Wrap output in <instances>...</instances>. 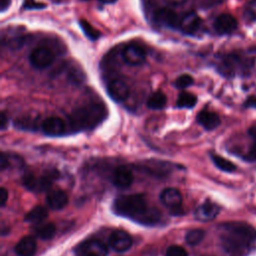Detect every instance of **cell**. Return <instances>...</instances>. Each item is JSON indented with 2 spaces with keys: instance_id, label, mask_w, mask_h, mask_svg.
Here are the masks:
<instances>
[{
  "instance_id": "1",
  "label": "cell",
  "mask_w": 256,
  "mask_h": 256,
  "mask_svg": "<svg viewBox=\"0 0 256 256\" xmlns=\"http://www.w3.org/2000/svg\"><path fill=\"white\" fill-rule=\"evenodd\" d=\"M112 209L115 214L143 225H155L161 219V213L142 194L121 195L115 199Z\"/></svg>"
},
{
  "instance_id": "2",
  "label": "cell",
  "mask_w": 256,
  "mask_h": 256,
  "mask_svg": "<svg viewBox=\"0 0 256 256\" xmlns=\"http://www.w3.org/2000/svg\"><path fill=\"white\" fill-rule=\"evenodd\" d=\"M220 243L231 256H245L256 246V230L246 223H226L220 228Z\"/></svg>"
},
{
  "instance_id": "3",
  "label": "cell",
  "mask_w": 256,
  "mask_h": 256,
  "mask_svg": "<svg viewBox=\"0 0 256 256\" xmlns=\"http://www.w3.org/2000/svg\"><path fill=\"white\" fill-rule=\"evenodd\" d=\"M108 115V110L102 102H88L74 108L68 116L69 131L82 132L96 128Z\"/></svg>"
},
{
  "instance_id": "4",
  "label": "cell",
  "mask_w": 256,
  "mask_h": 256,
  "mask_svg": "<svg viewBox=\"0 0 256 256\" xmlns=\"http://www.w3.org/2000/svg\"><path fill=\"white\" fill-rule=\"evenodd\" d=\"M252 67V59L238 53H229L220 57L217 63L218 72L225 77L246 74Z\"/></svg>"
},
{
  "instance_id": "5",
  "label": "cell",
  "mask_w": 256,
  "mask_h": 256,
  "mask_svg": "<svg viewBox=\"0 0 256 256\" xmlns=\"http://www.w3.org/2000/svg\"><path fill=\"white\" fill-rule=\"evenodd\" d=\"M57 177L58 172L56 170L47 171L45 174L38 177L32 173H28L23 177V184L30 191L42 192L48 190Z\"/></svg>"
},
{
  "instance_id": "6",
  "label": "cell",
  "mask_w": 256,
  "mask_h": 256,
  "mask_svg": "<svg viewBox=\"0 0 256 256\" xmlns=\"http://www.w3.org/2000/svg\"><path fill=\"white\" fill-rule=\"evenodd\" d=\"M181 15L178 14L173 9L167 8V7H160L156 10H154L153 13V21L162 28L172 29L178 31Z\"/></svg>"
},
{
  "instance_id": "7",
  "label": "cell",
  "mask_w": 256,
  "mask_h": 256,
  "mask_svg": "<svg viewBox=\"0 0 256 256\" xmlns=\"http://www.w3.org/2000/svg\"><path fill=\"white\" fill-rule=\"evenodd\" d=\"M55 60L54 52L46 46L35 47L29 55V62L31 66L38 70L48 68Z\"/></svg>"
},
{
  "instance_id": "8",
  "label": "cell",
  "mask_w": 256,
  "mask_h": 256,
  "mask_svg": "<svg viewBox=\"0 0 256 256\" xmlns=\"http://www.w3.org/2000/svg\"><path fill=\"white\" fill-rule=\"evenodd\" d=\"M74 253L76 256H107L108 247L101 240L87 239L75 247Z\"/></svg>"
},
{
  "instance_id": "9",
  "label": "cell",
  "mask_w": 256,
  "mask_h": 256,
  "mask_svg": "<svg viewBox=\"0 0 256 256\" xmlns=\"http://www.w3.org/2000/svg\"><path fill=\"white\" fill-rule=\"evenodd\" d=\"M202 19L194 11H188L181 15L178 31L187 36H195L202 29Z\"/></svg>"
},
{
  "instance_id": "10",
  "label": "cell",
  "mask_w": 256,
  "mask_h": 256,
  "mask_svg": "<svg viewBox=\"0 0 256 256\" xmlns=\"http://www.w3.org/2000/svg\"><path fill=\"white\" fill-rule=\"evenodd\" d=\"M121 57L127 65L139 66L145 63L147 51L139 44H129L122 50Z\"/></svg>"
},
{
  "instance_id": "11",
  "label": "cell",
  "mask_w": 256,
  "mask_h": 256,
  "mask_svg": "<svg viewBox=\"0 0 256 256\" xmlns=\"http://www.w3.org/2000/svg\"><path fill=\"white\" fill-rule=\"evenodd\" d=\"M106 91L108 96L117 103L125 101L129 95V87L127 83L120 77H115L108 80L106 82Z\"/></svg>"
},
{
  "instance_id": "12",
  "label": "cell",
  "mask_w": 256,
  "mask_h": 256,
  "mask_svg": "<svg viewBox=\"0 0 256 256\" xmlns=\"http://www.w3.org/2000/svg\"><path fill=\"white\" fill-rule=\"evenodd\" d=\"M41 130L45 135L56 137V136H63L66 134V132L69 131V128L67 127L66 122L56 116H51L46 119H44L41 122Z\"/></svg>"
},
{
  "instance_id": "13",
  "label": "cell",
  "mask_w": 256,
  "mask_h": 256,
  "mask_svg": "<svg viewBox=\"0 0 256 256\" xmlns=\"http://www.w3.org/2000/svg\"><path fill=\"white\" fill-rule=\"evenodd\" d=\"M160 200L164 206L169 208L174 214H179L178 210L181 209L182 195L180 191L174 187H168L160 193Z\"/></svg>"
},
{
  "instance_id": "14",
  "label": "cell",
  "mask_w": 256,
  "mask_h": 256,
  "mask_svg": "<svg viewBox=\"0 0 256 256\" xmlns=\"http://www.w3.org/2000/svg\"><path fill=\"white\" fill-rule=\"evenodd\" d=\"M237 27L238 22L236 18L228 13L218 15L213 22V28L219 35L231 34L237 29Z\"/></svg>"
},
{
  "instance_id": "15",
  "label": "cell",
  "mask_w": 256,
  "mask_h": 256,
  "mask_svg": "<svg viewBox=\"0 0 256 256\" xmlns=\"http://www.w3.org/2000/svg\"><path fill=\"white\" fill-rule=\"evenodd\" d=\"M132 243L131 236L123 230H115L109 236V245L117 252L127 251L131 248Z\"/></svg>"
},
{
  "instance_id": "16",
  "label": "cell",
  "mask_w": 256,
  "mask_h": 256,
  "mask_svg": "<svg viewBox=\"0 0 256 256\" xmlns=\"http://www.w3.org/2000/svg\"><path fill=\"white\" fill-rule=\"evenodd\" d=\"M134 177L131 169L125 165L118 166L113 171L112 175V182L113 184L121 189L128 188L133 183Z\"/></svg>"
},
{
  "instance_id": "17",
  "label": "cell",
  "mask_w": 256,
  "mask_h": 256,
  "mask_svg": "<svg viewBox=\"0 0 256 256\" xmlns=\"http://www.w3.org/2000/svg\"><path fill=\"white\" fill-rule=\"evenodd\" d=\"M220 208L215 203L206 201L201 204L195 211V218L200 221L213 220L219 213Z\"/></svg>"
},
{
  "instance_id": "18",
  "label": "cell",
  "mask_w": 256,
  "mask_h": 256,
  "mask_svg": "<svg viewBox=\"0 0 256 256\" xmlns=\"http://www.w3.org/2000/svg\"><path fill=\"white\" fill-rule=\"evenodd\" d=\"M196 120L199 125H201L204 129L210 131L215 128H217L220 125V117L217 113L208 111V110H202L198 113Z\"/></svg>"
},
{
  "instance_id": "19",
  "label": "cell",
  "mask_w": 256,
  "mask_h": 256,
  "mask_svg": "<svg viewBox=\"0 0 256 256\" xmlns=\"http://www.w3.org/2000/svg\"><path fill=\"white\" fill-rule=\"evenodd\" d=\"M46 203L53 210L63 209L68 203V195L63 190H54L46 196Z\"/></svg>"
},
{
  "instance_id": "20",
  "label": "cell",
  "mask_w": 256,
  "mask_h": 256,
  "mask_svg": "<svg viewBox=\"0 0 256 256\" xmlns=\"http://www.w3.org/2000/svg\"><path fill=\"white\" fill-rule=\"evenodd\" d=\"M37 248L36 240L32 236H25L16 244L14 250L18 256H32Z\"/></svg>"
},
{
  "instance_id": "21",
  "label": "cell",
  "mask_w": 256,
  "mask_h": 256,
  "mask_svg": "<svg viewBox=\"0 0 256 256\" xmlns=\"http://www.w3.org/2000/svg\"><path fill=\"white\" fill-rule=\"evenodd\" d=\"M48 216V212L46 208L42 206H35L32 208L26 215H25V221L32 223V224H38L44 221Z\"/></svg>"
},
{
  "instance_id": "22",
  "label": "cell",
  "mask_w": 256,
  "mask_h": 256,
  "mask_svg": "<svg viewBox=\"0 0 256 256\" xmlns=\"http://www.w3.org/2000/svg\"><path fill=\"white\" fill-rule=\"evenodd\" d=\"M197 103V96L186 92V91H182L179 93L177 100H176V107L179 109L182 108H186V109H191L193 108Z\"/></svg>"
},
{
  "instance_id": "23",
  "label": "cell",
  "mask_w": 256,
  "mask_h": 256,
  "mask_svg": "<svg viewBox=\"0 0 256 256\" xmlns=\"http://www.w3.org/2000/svg\"><path fill=\"white\" fill-rule=\"evenodd\" d=\"M167 97L162 91L154 92L147 100V106L153 110H160L166 106Z\"/></svg>"
},
{
  "instance_id": "24",
  "label": "cell",
  "mask_w": 256,
  "mask_h": 256,
  "mask_svg": "<svg viewBox=\"0 0 256 256\" xmlns=\"http://www.w3.org/2000/svg\"><path fill=\"white\" fill-rule=\"evenodd\" d=\"M79 26L82 30V32L84 33V35L91 41H96L100 38L101 36V32L97 29H95L88 21H86L85 19H80L79 20Z\"/></svg>"
},
{
  "instance_id": "25",
  "label": "cell",
  "mask_w": 256,
  "mask_h": 256,
  "mask_svg": "<svg viewBox=\"0 0 256 256\" xmlns=\"http://www.w3.org/2000/svg\"><path fill=\"white\" fill-rule=\"evenodd\" d=\"M211 159L215 166L224 172H233L236 170V166L231 161L225 159L220 155L211 154Z\"/></svg>"
},
{
  "instance_id": "26",
  "label": "cell",
  "mask_w": 256,
  "mask_h": 256,
  "mask_svg": "<svg viewBox=\"0 0 256 256\" xmlns=\"http://www.w3.org/2000/svg\"><path fill=\"white\" fill-rule=\"evenodd\" d=\"M55 233H56V228L52 223L41 225L36 229V235L43 240H49L53 238Z\"/></svg>"
},
{
  "instance_id": "27",
  "label": "cell",
  "mask_w": 256,
  "mask_h": 256,
  "mask_svg": "<svg viewBox=\"0 0 256 256\" xmlns=\"http://www.w3.org/2000/svg\"><path fill=\"white\" fill-rule=\"evenodd\" d=\"M205 236V232L202 229H192L189 230L185 236L186 242L189 245H197L199 244Z\"/></svg>"
},
{
  "instance_id": "28",
  "label": "cell",
  "mask_w": 256,
  "mask_h": 256,
  "mask_svg": "<svg viewBox=\"0 0 256 256\" xmlns=\"http://www.w3.org/2000/svg\"><path fill=\"white\" fill-rule=\"evenodd\" d=\"M14 126L20 130H29V131L36 130L35 119H33V118L30 119L28 116H25L18 120H15Z\"/></svg>"
},
{
  "instance_id": "29",
  "label": "cell",
  "mask_w": 256,
  "mask_h": 256,
  "mask_svg": "<svg viewBox=\"0 0 256 256\" xmlns=\"http://www.w3.org/2000/svg\"><path fill=\"white\" fill-rule=\"evenodd\" d=\"M243 18L247 23L256 21V0L249 2L243 11Z\"/></svg>"
},
{
  "instance_id": "30",
  "label": "cell",
  "mask_w": 256,
  "mask_h": 256,
  "mask_svg": "<svg viewBox=\"0 0 256 256\" xmlns=\"http://www.w3.org/2000/svg\"><path fill=\"white\" fill-rule=\"evenodd\" d=\"M193 83H194V79H193V77L191 75H189V74H182V75L177 77V79L174 82V86L177 89L184 90V89L192 86Z\"/></svg>"
},
{
  "instance_id": "31",
  "label": "cell",
  "mask_w": 256,
  "mask_h": 256,
  "mask_svg": "<svg viewBox=\"0 0 256 256\" xmlns=\"http://www.w3.org/2000/svg\"><path fill=\"white\" fill-rule=\"evenodd\" d=\"M47 5L42 2H37L35 0H24L22 9L24 10H41L45 9Z\"/></svg>"
},
{
  "instance_id": "32",
  "label": "cell",
  "mask_w": 256,
  "mask_h": 256,
  "mask_svg": "<svg viewBox=\"0 0 256 256\" xmlns=\"http://www.w3.org/2000/svg\"><path fill=\"white\" fill-rule=\"evenodd\" d=\"M165 256H188V252L182 246L172 245L166 250Z\"/></svg>"
},
{
  "instance_id": "33",
  "label": "cell",
  "mask_w": 256,
  "mask_h": 256,
  "mask_svg": "<svg viewBox=\"0 0 256 256\" xmlns=\"http://www.w3.org/2000/svg\"><path fill=\"white\" fill-rule=\"evenodd\" d=\"M9 166H10L9 155L5 152H1V154H0V169H1V171H4Z\"/></svg>"
},
{
  "instance_id": "34",
  "label": "cell",
  "mask_w": 256,
  "mask_h": 256,
  "mask_svg": "<svg viewBox=\"0 0 256 256\" xmlns=\"http://www.w3.org/2000/svg\"><path fill=\"white\" fill-rule=\"evenodd\" d=\"M8 127V116L4 111L1 112V117H0V129L1 131H4Z\"/></svg>"
},
{
  "instance_id": "35",
  "label": "cell",
  "mask_w": 256,
  "mask_h": 256,
  "mask_svg": "<svg viewBox=\"0 0 256 256\" xmlns=\"http://www.w3.org/2000/svg\"><path fill=\"white\" fill-rule=\"evenodd\" d=\"M245 158L248 161H256V143L249 149Z\"/></svg>"
},
{
  "instance_id": "36",
  "label": "cell",
  "mask_w": 256,
  "mask_h": 256,
  "mask_svg": "<svg viewBox=\"0 0 256 256\" xmlns=\"http://www.w3.org/2000/svg\"><path fill=\"white\" fill-rule=\"evenodd\" d=\"M7 200H8V191H7L4 187H2V188L0 189V201H1V207H4V206H5V204H6Z\"/></svg>"
},
{
  "instance_id": "37",
  "label": "cell",
  "mask_w": 256,
  "mask_h": 256,
  "mask_svg": "<svg viewBox=\"0 0 256 256\" xmlns=\"http://www.w3.org/2000/svg\"><path fill=\"white\" fill-rule=\"evenodd\" d=\"M12 0H0V12L4 13L11 5Z\"/></svg>"
},
{
  "instance_id": "38",
  "label": "cell",
  "mask_w": 256,
  "mask_h": 256,
  "mask_svg": "<svg viewBox=\"0 0 256 256\" xmlns=\"http://www.w3.org/2000/svg\"><path fill=\"white\" fill-rule=\"evenodd\" d=\"M164 2L170 6H181L187 2V0H164Z\"/></svg>"
},
{
  "instance_id": "39",
  "label": "cell",
  "mask_w": 256,
  "mask_h": 256,
  "mask_svg": "<svg viewBox=\"0 0 256 256\" xmlns=\"http://www.w3.org/2000/svg\"><path fill=\"white\" fill-rule=\"evenodd\" d=\"M245 107H253L256 108V96H250L246 99Z\"/></svg>"
},
{
  "instance_id": "40",
  "label": "cell",
  "mask_w": 256,
  "mask_h": 256,
  "mask_svg": "<svg viewBox=\"0 0 256 256\" xmlns=\"http://www.w3.org/2000/svg\"><path fill=\"white\" fill-rule=\"evenodd\" d=\"M248 134L256 141V125H253L249 128L248 130Z\"/></svg>"
},
{
  "instance_id": "41",
  "label": "cell",
  "mask_w": 256,
  "mask_h": 256,
  "mask_svg": "<svg viewBox=\"0 0 256 256\" xmlns=\"http://www.w3.org/2000/svg\"><path fill=\"white\" fill-rule=\"evenodd\" d=\"M82 1H90V0H82ZM97 2L101 3V4H113L115 3L117 0H96Z\"/></svg>"
},
{
  "instance_id": "42",
  "label": "cell",
  "mask_w": 256,
  "mask_h": 256,
  "mask_svg": "<svg viewBox=\"0 0 256 256\" xmlns=\"http://www.w3.org/2000/svg\"><path fill=\"white\" fill-rule=\"evenodd\" d=\"M53 2H56V3H61V2H63V1H66V0H52Z\"/></svg>"
}]
</instances>
